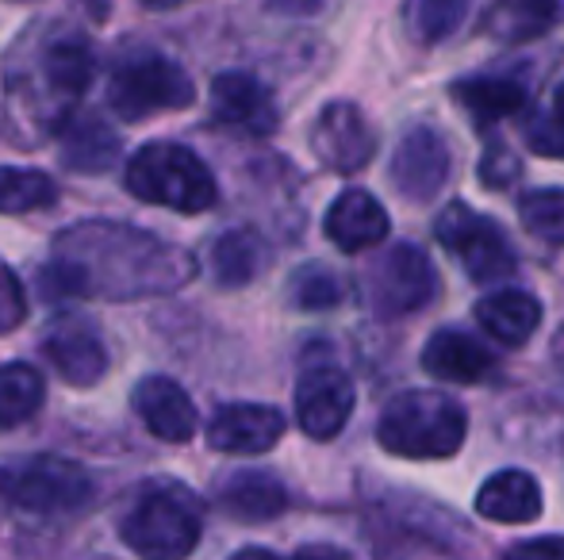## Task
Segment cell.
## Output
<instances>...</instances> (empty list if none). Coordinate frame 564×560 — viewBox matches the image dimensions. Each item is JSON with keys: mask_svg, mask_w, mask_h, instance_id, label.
Here are the masks:
<instances>
[{"mask_svg": "<svg viewBox=\"0 0 564 560\" xmlns=\"http://www.w3.org/2000/svg\"><path fill=\"white\" fill-rule=\"evenodd\" d=\"M134 411L162 441H188L196 433V407L188 392L170 376H147L134 388Z\"/></svg>", "mask_w": 564, "mask_h": 560, "instance_id": "obj_16", "label": "cell"}, {"mask_svg": "<svg viewBox=\"0 0 564 560\" xmlns=\"http://www.w3.org/2000/svg\"><path fill=\"white\" fill-rule=\"evenodd\" d=\"M46 381L35 365L23 361H8L0 365V426H20L43 407Z\"/></svg>", "mask_w": 564, "mask_h": 560, "instance_id": "obj_24", "label": "cell"}, {"mask_svg": "<svg viewBox=\"0 0 564 560\" xmlns=\"http://www.w3.org/2000/svg\"><path fill=\"white\" fill-rule=\"evenodd\" d=\"M58 200V188L46 173L39 169H12L4 165L0 169V211L4 216H23V211L51 208Z\"/></svg>", "mask_w": 564, "mask_h": 560, "instance_id": "obj_26", "label": "cell"}, {"mask_svg": "<svg viewBox=\"0 0 564 560\" xmlns=\"http://www.w3.org/2000/svg\"><path fill=\"white\" fill-rule=\"evenodd\" d=\"M354 415V384L341 369H307L296 384V422L307 438L330 441Z\"/></svg>", "mask_w": 564, "mask_h": 560, "instance_id": "obj_11", "label": "cell"}, {"mask_svg": "<svg viewBox=\"0 0 564 560\" xmlns=\"http://www.w3.org/2000/svg\"><path fill=\"white\" fill-rule=\"evenodd\" d=\"M0 495L35 515H74L93 499V476L77 461L39 453L0 469Z\"/></svg>", "mask_w": 564, "mask_h": 560, "instance_id": "obj_5", "label": "cell"}, {"mask_svg": "<svg viewBox=\"0 0 564 560\" xmlns=\"http://www.w3.org/2000/svg\"><path fill=\"white\" fill-rule=\"evenodd\" d=\"M468 415L446 392L415 388L395 396L377 422V441L384 453L408 461H446L465 446Z\"/></svg>", "mask_w": 564, "mask_h": 560, "instance_id": "obj_2", "label": "cell"}, {"mask_svg": "<svg viewBox=\"0 0 564 560\" xmlns=\"http://www.w3.org/2000/svg\"><path fill=\"white\" fill-rule=\"evenodd\" d=\"M519 173H522L519 157H514L503 142H491L488 154L480 157V180L491 188H507L511 180H519Z\"/></svg>", "mask_w": 564, "mask_h": 560, "instance_id": "obj_31", "label": "cell"}, {"mask_svg": "<svg viewBox=\"0 0 564 560\" xmlns=\"http://www.w3.org/2000/svg\"><path fill=\"white\" fill-rule=\"evenodd\" d=\"M557 361H561V369H564V330H561V338H557Z\"/></svg>", "mask_w": 564, "mask_h": 560, "instance_id": "obj_39", "label": "cell"}, {"mask_svg": "<svg viewBox=\"0 0 564 560\" xmlns=\"http://www.w3.org/2000/svg\"><path fill=\"white\" fill-rule=\"evenodd\" d=\"M557 20V0H496L488 12V31L503 43L538 39Z\"/></svg>", "mask_w": 564, "mask_h": 560, "instance_id": "obj_25", "label": "cell"}, {"mask_svg": "<svg viewBox=\"0 0 564 560\" xmlns=\"http://www.w3.org/2000/svg\"><path fill=\"white\" fill-rule=\"evenodd\" d=\"M123 541L142 560H185L200 541V507L185 492L154 487L123 518Z\"/></svg>", "mask_w": 564, "mask_h": 560, "instance_id": "obj_4", "label": "cell"}, {"mask_svg": "<svg viewBox=\"0 0 564 560\" xmlns=\"http://www.w3.org/2000/svg\"><path fill=\"white\" fill-rule=\"evenodd\" d=\"M476 322L488 330L496 342L522 345L534 338V330L542 327V304L522 288H499L491 296L476 299Z\"/></svg>", "mask_w": 564, "mask_h": 560, "instance_id": "obj_19", "label": "cell"}, {"mask_svg": "<svg viewBox=\"0 0 564 560\" xmlns=\"http://www.w3.org/2000/svg\"><path fill=\"white\" fill-rule=\"evenodd\" d=\"M473 0H415V31L423 43H442L460 28Z\"/></svg>", "mask_w": 564, "mask_h": 560, "instance_id": "obj_30", "label": "cell"}, {"mask_svg": "<svg viewBox=\"0 0 564 560\" xmlns=\"http://www.w3.org/2000/svg\"><path fill=\"white\" fill-rule=\"evenodd\" d=\"M527 142L538 150V154L550 157H564V123H557L553 116H542L527 128Z\"/></svg>", "mask_w": 564, "mask_h": 560, "instance_id": "obj_33", "label": "cell"}, {"mask_svg": "<svg viewBox=\"0 0 564 560\" xmlns=\"http://www.w3.org/2000/svg\"><path fill=\"white\" fill-rule=\"evenodd\" d=\"M542 507H545L542 487L522 469L496 472L476 492V515L488 518V523H507V526L534 523V518H542Z\"/></svg>", "mask_w": 564, "mask_h": 560, "instance_id": "obj_18", "label": "cell"}, {"mask_svg": "<svg viewBox=\"0 0 564 560\" xmlns=\"http://www.w3.org/2000/svg\"><path fill=\"white\" fill-rule=\"evenodd\" d=\"M453 173V154L434 128H411L392 154V185L403 200L426 204L446 188Z\"/></svg>", "mask_w": 564, "mask_h": 560, "instance_id": "obj_9", "label": "cell"}, {"mask_svg": "<svg viewBox=\"0 0 564 560\" xmlns=\"http://www.w3.org/2000/svg\"><path fill=\"white\" fill-rule=\"evenodd\" d=\"M127 188L139 200L158 204V208L200 216L216 204L219 188L212 169L177 142H150L127 162Z\"/></svg>", "mask_w": 564, "mask_h": 560, "instance_id": "obj_3", "label": "cell"}, {"mask_svg": "<svg viewBox=\"0 0 564 560\" xmlns=\"http://www.w3.org/2000/svg\"><path fill=\"white\" fill-rule=\"evenodd\" d=\"M289 296L300 311H327V307L341 304V281L327 265H307V270H300L292 277Z\"/></svg>", "mask_w": 564, "mask_h": 560, "instance_id": "obj_29", "label": "cell"}, {"mask_svg": "<svg viewBox=\"0 0 564 560\" xmlns=\"http://www.w3.org/2000/svg\"><path fill=\"white\" fill-rule=\"evenodd\" d=\"M193 77L162 54L127 58L108 81V105L116 108L119 120H147L154 112H177V108L193 105Z\"/></svg>", "mask_w": 564, "mask_h": 560, "instance_id": "obj_6", "label": "cell"}, {"mask_svg": "<svg viewBox=\"0 0 564 560\" xmlns=\"http://www.w3.org/2000/svg\"><path fill=\"white\" fill-rule=\"evenodd\" d=\"M147 8H177V4H185V0H142Z\"/></svg>", "mask_w": 564, "mask_h": 560, "instance_id": "obj_38", "label": "cell"}, {"mask_svg": "<svg viewBox=\"0 0 564 560\" xmlns=\"http://www.w3.org/2000/svg\"><path fill=\"white\" fill-rule=\"evenodd\" d=\"M119 157V142L105 123H77V128L66 131V157L62 162L69 169H82V173H97L108 169Z\"/></svg>", "mask_w": 564, "mask_h": 560, "instance_id": "obj_27", "label": "cell"}, {"mask_svg": "<svg viewBox=\"0 0 564 560\" xmlns=\"http://www.w3.org/2000/svg\"><path fill=\"white\" fill-rule=\"evenodd\" d=\"M438 242L460 262V270L480 284L507 281L514 273V246L496 219L480 216L468 204H449L434 223Z\"/></svg>", "mask_w": 564, "mask_h": 560, "instance_id": "obj_7", "label": "cell"}, {"mask_svg": "<svg viewBox=\"0 0 564 560\" xmlns=\"http://www.w3.org/2000/svg\"><path fill=\"white\" fill-rule=\"evenodd\" d=\"M519 216L534 239L564 246V188H534L519 200Z\"/></svg>", "mask_w": 564, "mask_h": 560, "instance_id": "obj_28", "label": "cell"}, {"mask_svg": "<svg viewBox=\"0 0 564 560\" xmlns=\"http://www.w3.org/2000/svg\"><path fill=\"white\" fill-rule=\"evenodd\" d=\"M503 560H564V534L557 538H530L507 549Z\"/></svg>", "mask_w": 564, "mask_h": 560, "instance_id": "obj_34", "label": "cell"}, {"mask_svg": "<svg viewBox=\"0 0 564 560\" xmlns=\"http://www.w3.org/2000/svg\"><path fill=\"white\" fill-rule=\"evenodd\" d=\"M212 112L219 123L242 131H258L269 135L276 128V105L269 97V89L250 74H219L212 81Z\"/></svg>", "mask_w": 564, "mask_h": 560, "instance_id": "obj_15", "label": "cell"}, {"mask_svg": "<svg viewBox=\"0 0 564 560\" xmlns=\"http://www.w3.org/2000/svg\"><path fill=\"white\" fill-rule=\"evenodd\" d=\"M369 292L380 319H403V315L423 311L438 296V270L423 246L400 242L377 262Z\"/></svg>", "mask_w": 564, "mask_h": 560, "instance_id": "obj_8", "label": "cell"}, {"mask_svg": "<svg viewBox=\"0 0 564 560\" xmlns=\"http://www.w3.org/2000/svg\"><path fill=\"white\" fill-rule=\"evenodd\" d=\"M453 97L476 123H499L522 108V89L503 77H468L453 85Z\"/></svg>", "mask_w": 564, "mask_h": 560, "instance_id": "obj_21", "label": "cell"}, {"mask_svg": "<svg viewBox=\"0 0 564 560\" xmlns=\"http://www.w3.org/2000/svg\"><path fill=\"white\" fill-rule=\"evenodd\" d=\"M230 560H284V557L269 553V549H242V553H235Z\"/></svg>", "mask_w": 564, "mask_h": 560, "instance_id": "obj_36", "label": "cell"}, {"mask_svg": "<svg viewBox=\"0 0 564 560\" xmlns=\"http://www.w3.org/2000/svg\"><path fill=\"white\" fill-rule=\"evenodd\" d=\"M296 560H349V557L335 546H304L296 553Z\"/></svg>", "mask_w": 564, "mask_h": 560, "instance_id": "obj_35", "label": "cell"}, {"mask_svg": "<svg viewBox=\"0 0 564 560\" xmlns=\"http://www.w3.org/2000/svg\"><path fill=\"white\" fill-rule=\"evenodd\" d=\"M265 242L253 231H230L212 250V270L224 288H242L265 270Z\"/></svg>", "mask_w": 564, "mask_h": 560, "instance_id": "obj_23", "label": "cell"}, {"mask_svg": "<svg viewBox=\"0 0 564 560\" xmlns=\"http://www.w3.org/2000/svg\"><path fill=\"white\" fill-rule=\"evenodd\" d=\"M312 150L335 173H357L377 154V131L369 128L365 112L349 100H335L319 112L312 128Z\"/></svg>", "mask_w": 564, "mask_h": 560, "instance_id": "obj_10", "label": "cell"}, {"mask_svg": "<svg viewBox=\"0 0 564 560\" xmlns=\"http://www.w3.org/2000/svg\"><path fill=\"white\" fill-rule=\"evenodd\" d=\"M43 353L58 376L77 388H89L108 373V350L85 319H58L43 338Z\"/></svg>", "mask_w": 564, "mask_h": 560, "instance_id": "obj_12", "label": "cell"}, {"mask_svg": "<svg viewBox=\"0 0 564 560\" xmlns=\"http://www.w3.org/2000/svg\"><path fill=\"white\" fill-rule=\"evenodd\" d=\"M43 77H46V85H51V92H54L58 105H74L93 77L89 46L77 43V39H62V43H54L43 58Z\"/></svg>", "mask_w": 564, "mask_h": 560, "instance_id": "obj_22", "label": "cell"}, {"mask_svg": "<svg viewBox=\"0 0 564 560\" xmlns=\"http://www.w3.org/2000/svg\"><path fill=\"white\" fill-rule=\"evenodd\" d=\"M553 120L564 123V85L557 89V97H553Z\"/></svg>", "mask_w": 564, "mask_h": 560, "instance_id": "obj_37", "label": "cell"}, {"mask_svg": "<svg viewBox=\"0 0 564 560\" xmlns=\"http://www.w3.org/2000/svg\"><path fill=\"white\" fill-rule=\"evenodd\" d=\"M284 415L265 404H227L208 426L212 449L230 457H258L281 441Z\"/></svg>", "mask_w": 564, "mask_h": 560, "instance_id": "obj_13", "label": "cell"}, {"mask_svg": "<svg viewBox=\"0 0 564 560\" xmlns=\"http://www.w3.org/2000/svg\"><path fill=\"white\" fill-rule=\"evenodd\" d=\"M58 254L74 257V262H116L119 270L127 265V273L139 284V292H165L177 288L185 277H193V257L177 254L165 242L150 239L131 227H112V223H85L74 227L69 234L58 239Z\"/></svg>", "mask_w": 564, "mask_h": 560, "instance_id": "obj_1", "label": "cell"}, {"mask_svg": "<svg viewBox=\"0 0 564 560\" xmlns=\"http://www.w3.org/2000/svg\"><path fill=\"white\" fill-rule=\"evenodd\" d=\"M23 315H28V299H23L20 281H15L12 270L0 265V334H8V330L20 327Z\"/></svg>", "mask_w": 564, "mask_h": 560, "instance_id": "obj_32", "label": "cell"}, {"mask_svg": "<svg viewBox=\"0 0 564 560\" xmlns=\"http://www.w3.org/2000/svg\"><path fill=\"white\" fill-rule=\"evenodd\" d=\"M219 507H224L230 518H242V523H265V518H276L289 507V492H284L281 480L269 476V472L246 469L224 480V487H219Z\"/></svg>", "mask_w": 564, "mask_h": 560, "instance_id": "obj_20", "label": "cell"}, {"mask_svg": "<svg viewBox=\"0 0 564 560\" xmlns=\"http://www.w3.org/2000/svg\"><path fill=\"white\" fill-rule=\"evenodd\" d=\"M323 231L341 254H357V250L380 246L388 239V231H392V223H388V211L380 208L377 196L365 193V188H346L327 208Z\"/></svg>", "mask_w": 564, "mask_h": 560, "instance_id": "obj_14", "label": "cell"}, {"mask_svg": "<svg viewBox=\"0 0 564 560\" xmlns=\"http://www.w3.org/2000/svg\"><path fill=\"white\" fill-rule=\"evenodd\" d=\"M423 369L449 384H480L496 369V353L465 330H434L423 350Z\"/></svg>", "mask_w": 564, "mask_h": 560, "instance_id": "obj_17", "label": "cell"}]
</instances>
